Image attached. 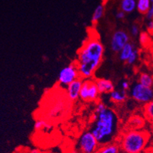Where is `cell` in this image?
<instances>
[{
  "label": "cell",
  "instance_id": "cell-7",
  "mask_svg": "<svg viewBox=\"0 0 153 153\" xmlns=\"http://www.w3.org/2000/svg\"><path fill=\"white\" fill-rule=\"evenodd\" d=\"M100 93L96 86L94 80L91 79H83L79 98L85 102H93L98 99Z\"/></svg>",
  "mask_w": 153,
  "mask_h": 153
},
{
  "label": "cell",
  "instance_id": "cell-16",
  "mask_svg": "<svg viewBox=\"0 0 153 153\" xmlns=\"http://www.w3.org/2000/svg\"><path fill=\"white\" fill-rule=\"evenodd\" d=\"M52 128V123L44 118H38L34 122V130L36 131L49 130Z\"/></svg>",
  "mask_w": 153,
  "mask_h": 153
},
{
  "label": "cell",
  "instance_id": "cell-29",
  "mask_svg": "<svg viewBox=\"0 0 153 153\" xmlns=\"http://www.w3.org/2000/svg\"><path fill=\"white\" fill-rule=\"evenodd\" d=\"M25 153H41V151H40L39 149H32L28 150V151H27Z\"/></svg>",
  "mask_w": 153,
  "mask_h": 153
},
{
  "label": "cell",
  "instance_id": "cell-12",
  "mask_svg": "<svg viewBox=\"0 0 153 153\" xmlns=\"http://www.w3.org/2000/svg\"><path fill=\"white\" fill-rule=\"evenodd\" d=\"M111 101L115 104H120L127 99L128 93L126 91L120 88V89H114L111 92L108 94Z\"/></svg>",
  "mask_w": 153,
  "mask_h": 153
},
{
  "label": "cell",
  "instance_id": "cell-32",
  "mask_svg": "<svg viewBox=\"0 0 153 153\" xmlns=\"http://www.w3.org/2000/svg\"><path fill=\"white\" fill-rule=\"evenodd\" d=\"M120 153H122V152H120Z\"/></svg>",
  "mask_w": 153,
  "mask_h": 153
},
{
  "label": "cell",
  "instance_id": "cell-3",
  "mask_svg": "<svg viewBox=\"0 0 153 153\" xmlns=\"http://www.w3.org/2000/svg\"><path fill=\"white\" fill-rule=\"evenodd\" d=\"M49 95V98H45L47 102H45L44 114L41 118L46 119L51 123L65 118L71 108V101L67 98L65 91L56 90Z\"/></svg>",
  "mask_w": 153,
  "mask_h": 153
},
{
  "label": "cell",
  "instance_id": "cell-18",
  "mask_svg": "<svg viewBox=\"0 0 153 153\" xmlns=\"http://www.w3.org/2000/svg\"><path fill=\"white\" fill-rule=\"evenodd\" d=\"M138 82L146 87L153 88V76L147 72H142L139 76Z\"/></svg>",
  "mask_w": 153,
  "mask_h": 153
},
{
  "label": "cell",
  "instance_id": "cell-33",
  "mask_svg": "<svg viewBox=\"0 0 153 153\" xmlns=\"http://www.w3.org/2000/svg\"><path fill=\"white\" fill-rule=\"evenodd\" d=\"M152 20H153V19H152Z\"/></svg>",
  "mask_w": 153,
  "mask_h": 153
},
{
  "label": "cell",
  "instance_id": "cell-22",
  "mask_svg": "<svg viewBox=\"0 0 153 153\" xmlns=\"http://www.w3.org/2000/svg\"><path fill=\"white\" fill-rule=\"evenodd\" d=\"M139 42L143 47H148L152 42L150 34L146 31L140 32L139 34Z\"/></svg>",
  "mask_w": 153,
  "mask_h": 153
},
{
  "label": "cell",
  "instance_id": "cell-11",
  "mask_svg": "<svg viewBox=\"0 0 153 153\" xmlns=\"http://www.w3.org/2000/svg\"><path fill=\"white\" fill-rule=\"evenodd\" d=\"M96 86L100 94H109L114 88V85L112 81L107 79H97L94 80Z\"/></svg>",
  "mask_w": 153,
  "mask_h": 153
},
{
  "label": "cell",
  "instance_id": "cell-21",
  "mask_svg": "<svg viewBox=\"0 0 153 153\" xmlns=\"http://www.w3.org/2000/svg\"><path fill=\"white\" fill-rule=\"evenodd\" d=\"M104 13V5L100 4L94 9L93 12L92 16H91V22L92 23H97L101 18L103 17Z\"/></svg>",
  "mask_w": 153,
  "mask_h": 153
},
{
  "label": "cell",
  "instance_id": "cell-19",
  "mask_svg": "<svg viewBox=\"0 0 153 153\" xmlns=\"http://www.w3.org/2000/svg\"><path fill=\"white\" fill-rule=\"evenodd\" d=\"M143 114H144L145 118L148 121L153 123V100L147 103V104H144Z\"/></svg>",
  "mask_w": 153,
  "mask_h": 153
},
{
  "label": "cell",
  "instance_id": "cell-30",
  "mask_svg": "<svg viewBox=\"0 0 153 153\" xmlns=\"http://www.w3.org/2000/svg\"><path fill=\"white\" fill-rule=\"evenodd\" d=\"M15 153H22V152H15Z\"/></svg>",
  "mask_w": 153,
  "mask_h": 153
},
{
  "label": "cell",
  "instance_id": "cell-20",
  "mask_svg": "<svg viewBox=\"0 0 153 153\" xmlns=\"http://www.w3.org/2000/svg\"><path fill=\"white\" fill-rule=\"evenodd\" d=\"M152 2L150 0H136V9L141 14H146Z\"/></svg>",
  "mask_w": 153,
  "mask_h": 153
},
{
  "label": "cell",
  "instance_id": "cell-31",
  "mask_svg": "<svg viewBox=\"0 0 153 153\" xmlns=\"http://www.w3.org/2000/svg\"><path fill=\"white\" fill-rule=\"evenodd\" d=\"M150 1H151L152 3H153V0H150Z\"/></svg>",
  "mask_w": 153,
  "mask_h": 153
},
{
  "label": "cell",
  "instance_id": "cell-23",
  "mask_svg": "<svg viewBox=\"0 0 153 153\" xmlns=\"http://www.w3.org/2000/svg\"><path fill=\"white\" fill-rule=\"evenodd\" d=\"M138 57L139 51L138 50L135 48V49L133 50V52H132V53L130 54V56H129V58L127 59V60H126V62H127L129 65H133V64H134L135 62H136V60L138 59Z\"/></svg>",
  "mask_w": 153,
  "mask_h": 153
},
{
  "label": "cell",
  "instance_id": "cell-2",
  "mask_svg": "<svg viewBox=\"0 0 153 153\" xmlns=\"http://www.w3.org/2000/svg\"><path fill=\"white\" fill-rule=\"evenodd\" d=\"M119 119L114 110L99 101L96 104L90 131L100 146L112 143L118 133Z\"/></svg>",
  "mask_w": 153,
  "mask_h": 153
},
{
  "label": "cell",
  "instance_id": "cell-15",
  "mask_svg": "<svg viewBox=\"0 0 153 153\" xmlns=\"http://www.w3.org/2000/svg\"><path fill=\"white\" fill-rule=\"evenodd\" d=\"M128 124L131 129L140 130L145 126V119L140 115H134L129 120Z\"/></svg>",
  "mask_w": 153,
  "mask_h": 153
},
{
  "label": "cell",
  "instance_id": "cell-24",
  "mask_svg": "<svg viewBox=\"0 0 153 153\" xmlns=\"http://www.w3.org/2000/svg\"><path fill=\"white\" fill-rule=\"evenodd\" d=\"M140 27L137 25H132L131 28H130V34H131V35L133 37H137L140 34Z\"/></svg>",
  "mask_w": 153,
  "mask_h": 153
},
{
  "label": "cell",
  "instance_id": "cell-8",
  "mask_svg": "<svg viewBox=\"0 0 153 153\" xmlns=\"http://www.w3.org/2000/svg\"><path fill=\"white\" fill-rule=\"evenodd\" d=\"M79 74L76 63H71L60 69L58 74V82L61 86H67L79 79Z\"/></svg>",
  "mask_w": 153,
  "mask_h": 153
},
{
  "label": "cell",
  "instance_id": "cell-27",
  "mask_svg": "<svg viewBox=\"0 0 153 153\" xmlns=\"http://www.w3.org/2000/svg\"><path fill=\"white\" fill-rule=\"evenodd\" d=\"M146 19L148 20H152L153 19V3L151 4L149 9L146 13Z\"/></svg>",
  "mask_w": 153,
  "mask_h": 153
},
{
  "label": "cell",
  "instance_id": "cell-4",
  "mask_svg": "<svg viewBox=\"0 0 153 153\" xmlns=\"http://www.w3.org/2000/svg\"><path fill=\"white\" fill-rule=\"evenodd\" d=\"M149 133L142 130L130 129L122 134L118 145L122 153H142L149 140Z\"/></svg>",
  "mask_w": 153,
  "mask_h": 153
},
{
  "label": "cell",
  "instance_id": "cell-26",
  "mask_svg": "<svg viewBox=\"0 0 153 153\" xmlns=\"http://www.w3.org/2000/svg\"><path fill=\"white\" fill-rule=\"evenodd\" d=\"M146 29L147 32L149 34L153 35V20H149V22L146 24Z\"/></svg>",
  "mask_w": 153,
  "mask_h": 153
},
{
  "label": "cell",
  "instance_id": "cell-9",
  "mask_svg": "<svg viewBox=\"0 0 153 153\" xmlns=\"http://www.w3.org/2000/svg\"><path fill=\"white\" fill-rule=\"evenodd\" d=\"M130 42V36L124 30H117L113 33L110 41V47L113 52L119 53V51Z\"/></svg>",
  "mask_w": 153,
  "mask_h": 153
},
{
  "label": "cell",
  "instance_id": "cell-25",
  "mask_svg": "<svg viewBox=\"0 0 153 153\" xmlns=\"http://www.w3.org/2000/svg\"><path fill=\"white\" fill-rule=\"evenodd\" d=\"M130 88V82H129V81H127V80H123V81L121 82V83H120V88L124 90V91H129Z\"/></svg>",
  "mask_w": 153,
  "mask_h": 153
},
{
  "label": "cell",
  "instance_id": "cell-1",
  "mask_svg": "<svg viewBox=\"0 0 153 153\" xmlns=\"http://www.w3.org/2000/svg\"><path fill=\"white\" fill-rule=\"evenodd\" d=\"M104 53V46L94 30L90 33L78 51L76 64L79 77L89 79L101 66Z\"/></svg>",
  "mask_w": 153,
  "mask_h": 153
},
{
  "label": "cell",
  "instance_id": "cell-17",
  "mask_svg": "<svg viewBox=\"0 0 153 153\" xmlns=\"http://www.w3.org/2000/svg\"><path fill=\"white\" fill-rule=\"evenodd\" d=\"M120 9L125 13H131L136 9V0H121Z\"/></svg>",
  "mask_w": 153,
  "mask_h": 153
},
{
  "label": "cell",
  "instance_id": "cell-13",
  "mask_svg": "<svg viewBox=\"0 0 153 153\" xmlns=\"http://www.w3.org/2000/svg\"><path fill=\"white\" fill-rule=\"evenodd\" d=\"M120 149L117 143L112 142V143H108L100 146L99 149L96 153H120Z\"/></svg>",
  "mask_w": 153,
  "mask_h": 153
},
{
  "label": "cell",
  "instance_id": "cell-5",
  "mask_svg": "<svg viewBox=\"0 0 153 153\" xmlns=\"http://www.w3.org/2000/svg\"><path fill=\"white\" fill-rule=\"evenodd\" d=\"M129 94L139 104H146L153 100V88L146 87L139 82L135 83L130 88Z\"/></svg>",
  "mask_w": 153,
  "mask_h": 153
},
{
  "label": "cell",
  "instance_id": "cell-6",
  "mask_svg": "<svg viewBox=\"0 0 153 153\" xmlns=\"http://www.w3.org/2000/svg\"><path fill=\"white\" fill-rule=\"evenodd\" d=\"M100 144L90 130L83 132L78 139L77 148L81 153H96Z\"/></svg>",
  "mask_w": 153,
  "mask_h": 153
},
{
  "label": "cell",
  "instance_id": "cell-10",
  "mask_svg": "<svg viewBox=\"0 0 153 153\" xmlns=\"http://www.w3.org/2000/svg\"><path fill=\"white\" fill-rule=\"evenodd\" d=\"M82 82L83 79L81 78H79L66 86L65 93H66L69 101H75L79 99Z\"/></svg>",
  "mask_w": 153,
  "mask_h": 153
},
{
  "label": "cell",
  "instance_id": "cell-28",
  "mask_svg": "<svg viewBox=\"0 0 153 153\" xmlns=\"http://www.w3.org/2000/svg\"><path fill=\"white\" fill-rule=\"evenodd\" d=\"M125 12H123V11H119V12H117V14H116V18L117 19H120H120H123L125 18Z\"/></svg>",
  "mask_w": 153,
  "mask_h": 153
},
{
  "label": "cell",
  "instance_id": "cell-14",
  "mask_svg": "<svg viewBox=\"0 0 153 153\" xmlns=\"http://www.w3.org/2000/svg\"><path fill=\"white\" fill-rule=\"evenodd\" d=\"M135 48L136 47H135L134 44L133 43L129 42L128 44H126L118 53L119 59L123 61V62H126L127 59L129 58V56H130V54L132 53V52H133Z\"/></svg>",
  "mask_w": 153,
  "mask_h": 153
}]
</instances>
